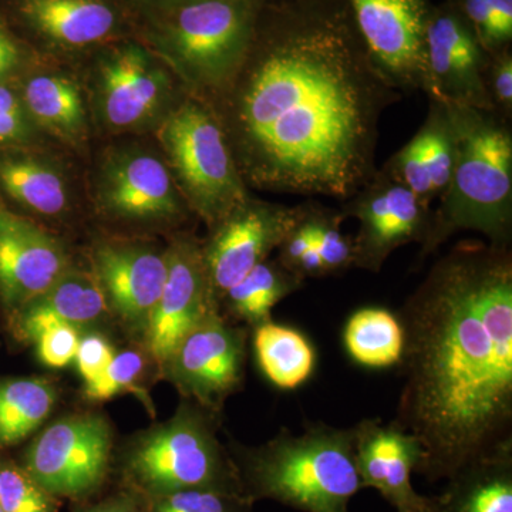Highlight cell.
Segmentation results:
<instances>
[{"label": "cell", "mask_w": 512, "mask_h": 512, "mask_svg": "<svg viewBox=\"0 0 512 512\" xmlns=\"http://www.w3.org/2000/svg\"><path fill=\"white\" fill-rule=\"evenodd\" d=\"M99 201L107 214L124 220L173 221L184 210L170 168L144 151L111 158L101 174Z\"/></svg>", "instance_id": "cell-18"}, {"label": "cell", "mask_w": 512, "mask_h": 512, "mask_svg": "<svg viewBox=\"0 0 512 512\" xmlns=\"http://www.w3.org/2000/svg\"><path fill=\"white\" fill-rule=\"evenodd\" d=\"M429 498L431 512H512V444L467 464Z\"/></svg>", "instance_id": "cell-22"}, {"label": "cell", "mask_w": 512, "mask_h": 512, "mask_svg": "<svg viewBox=\"0 0 512 512\" xmlns=\"http://www.w3.org/2000/svg\"><path fill=\"white\" fill-rule=\"evenodd\" d=\"M55 498L25 468L0 464V508L3 512H55Z\"/></svg>", "instance_id": "cell-32"}, {"label": "cell", "mask_w": 512, "mask_h": 512, "mask_svg": "<svg viewBox=\"0 0 512 512\" xmlns=\"http://www.w3.org/2000/svg\"><path fill=\"white\" fill-rule=\"evenodd\" d=\"M397 512H414V511H397Z\"/></svg>", "instance_id": "cell-43"}, {"label": "cell", "mask_w": 512, "mask_h": 512, "mask_svg": "<svg viewBox=\"0 0 512 512\" xmlns=\"http://www.w3.org/2000/svg\"><path fill=\"white\" fill-rule=\"evenodd\" d=\"M0 192L43 217H59L69 205L62 174L23 147L0 150Z\"/></svg>", "instance_id": "cell-23"}, {"label": "cell", "mask_w": 512, "mask_h": 512, "mask_svg": "<svg viewBox=\"0 0 512 512\" xmlns=\"http://www.w3.org/2000/svg\"><path fill=\"white\" fill-rule=\"evenodd\" d=\"M488 60L476 32L453 3L431 8L424 46V93L429 99L493 111L484 79Z\"/></svg>", "instance_id": "cell-13"}, {"label": "cell", "mask_w": 512, "mask_h": 512, "mask_svg": "<svg viewBox=\"0 0 512 512\" xmlns=\"http://www.w3.org/2000/svg\"><path fill=\"white\" fill-rule=\"evenodd\" d=\"M158 138L185 200L208 227L220 224L247 200L248 185L207 101H181L165 117Z\"/></svg>", "instance_id": "cell-6"}, {"label": "cell", "mask_w": 512, "mask_h": 512, "mask_svg": "<svg viewBox=\"0 0 512 512\" xmlns=\"http://www.w3.org/2000/svg\"><path fill=\"white\" fill-rule=\"evenodd\" d=\"M146 360L137 350L116 353L107 369L96 380L84 383V393L90 400H109L126 392L143 375Z\"/></svg>", "instance_id": "cell-33"}, {"label": "cell", "mask_w": 512, "mask_h": 512, "mask_svg": "<svg viewBox=\"0 0 512 512\" xmlns=\"http://www.w3.org/2000/svg\"><path fill=\"white\" fill-rule=\"evenodd\" d=\"M256 0H187L168 25V42L185 79L212 96L235 76L254 39Z\"/></svg>", "instance_id": "cell-7"}, {"label": "cell", "mask_w": 512, "mask_h": 512, "mask_svg": "<svg viewBox=\"0 0 512 512\" xmlns=\"http://www.w3.org/2000/svg\"><path fill=\"white\" fill-rule=\"evenodd\" d=\"M404 330L396 421L430 483L512 444V251L461 241L397 313Z\"/></svg>", "instance_id": "cell-2"}, {"label": "cell", "mask_w": 512, "mask_h": 512, "mask_svg": "<svg viewBox=\"0 0 512 512\" xmlns=\"http://www.w3.org/2000/svg\"><path fill=\"white\" fill-rule=\"evenodd\" d=\"M359 222L355 268L379 274L384 262L404 245L423 244L429 235L433 208L382 168L339 208Z\"/></svg>", "instance_id": "cell-11"}, {"label": "cell", "mask_w": 512, "mask_h": 512, "mask_svg": "<svg viewBox=\"0 0 512 512\" xmlns=\"http://www.w3.org/2000/svg\"><path fill=\"white\" fill-rule=\"evenodd\" d=\"M306 218L311 227L313 245L325 264L326 274L338 275L355 268V239L342 231L346 220L340 210L306 202Z\"/></svg>", "instance_id": "cell-30"}, {"label": "cell", "mask_w": 512, "mask_h": 512, "mask_svg": "<svg viewBox=\"0 0 512 512\" xmlns=\"http://www.w3.org/2000/svg\"><path fill=\"white\" fill-rule=\"evenodd\" d=\"M247 342V329L212 312L181 339L161 373L185 399L220 413L244 382Z\"/></svg>", "instance_id": "cell-9"}, {"label": "cell", "mask_w": 512, "mask_h": 512, "mask_svg": "<svg viewBox=\"0 0 512 512\" xmlns=\"http://www.w3.org/2000/svg\"><path fill=\"white\" fill-rule=\"evenodd\" d=\"M485 89L490 99L493 113L512 119V53L510 47L490 55L485 70Z\"/></svg>", "instance_id": "cell-35"}, {"label": "cell", "mask_w": 512, "mask_h": 512, "mask_svg": "<svg viewBox=\"0 0 512 512\" xmlns=\"http://www.w3.org/2000/svg\"><path fill=\"white\" fill-rule=\"evenodd\" d=\"M23 49L0 18V83H13L23 64Z\"/></svg>", "instance_id": "cell-40"}, {"label": "cell", "mask_w": 512, "mask_h": 512, "mask_svg": "<svg viewBox=\"0 0 512 512\" xmlns=\"http://www.w3.org/2000/svg\"><path fill=\"white\" fill-rule=\"evenodd\" d=\"M357 471L363 488H373L397 511L431 512L430 498L414 490L412 473L423 457L420 441L396 421H359L355 427Z\"/></svg>", "instance_id": "cell-17"}, {"label": "cell", "mask_w": 512, "mask_h": 512, "mask_svg": "<svg viewBox=\"0 0 512 512\" xmlns=\"http://www.w3.org/2000/svg\"><path fill=\"white\" fill-rule=\"evenodd\" d=\"M217 414L188 400L173 419L138 436L123 468L134 493L146 500L191 488L242 494L237 467L217 437Z\"/></svg>", "instance_id": "cell-5"}, {"label": "cell", "mask_w": 512, "mask_h": 512, "mask_svg": "<svg viewBox=\"0 0 512 512\" xmlns=\"http://www.w3.org/2000/svg\"><path fill=\"white\" fill-rule=\"evenodd\" d=\"M305 281L284 268L278 261L256 265L237 285L220 299V311H227L229 320L245 323L249 328L272 320V309L279 302L303 288Z\"/></svg>", "instance_id": "cell-26"}, {"label": "cell", "mask_w": 512, "mask_h": 512, "mask_svg": "<svg viewBox=\"0 0 512 512\" xmlns=\"http://www.w3.org/2000/svg\"><path fill=\"white\" fill-rule=\"evenodd\" d=\"M456 137V163L419 261L458 232L476 231L494 247L512 244L511 121L473 107L446 104Z\"/></svg>", "instance_id": "cell-3"}, {"label": "cell", "mask_w": 512, "mask_h": 512, "mask_svg": "<svg viewBox=\"0 0 512 512\" xmlns=\"http://www.w3.org/2000/svg\"><path fill=\"white\" fill-rule=\"evenodd\" d=\"M0 512H3V511H2V508H0Z\"/></svg>", "instance_id": "cell-44"}, {"label": "cell", "mask_w": 512, "mask_h": 512, "mask_svg": "<svg viewBox=\"0 0 512 512\" xmlns=\"http://www.w3.org/2000/svg\"><path fill=\"white\" fill-rule=\"evenodd\" d=\"M79 339V329L60 325L40 333L33 343L37 348V356L46 366L60 369L73 362Z\"/></svg>", "instance_id": "cell-36"}, {"label": "cell", "mask_w": 512, "mask_h": 512, "mask_svg": "<svg viewBox=\"0 0 512 512\" xmlns=\"http://www.w3.org/2000/svg\"><path fill=\"white\" fill-rule=\"evenodd\" d=\"M252 329L256 360L269 382L281 390H296L311 379L316 350L301 330L272 320Z\"/></svg>", "instance_id": "cell-25"}, {"label": "cell", "mask_w": 512, "mask_h": 512, "mask_svg": "<svg viewBox=\"0 0 512 512\" xmlns=\"http://www.w3.org/2000/svg\"><path fill=\"white\" fill-rule=\"evenodd\" d=\"M111 311L94 271L70 266L46 292L8 316L9 328L19 342L33 343L55 326L82 329L109 318Z\"/></svg>", "instance_id": "cell-20"}, {"label": "cell", "mask_w": 512, "mask_h": 512, "mask_svg": "<svg viewBox=\"0 0 512 512\" xmlns=\"http://www.w3.org/2000/svg\"><path fill=\"white\" fill-rule=\"evenodd\" d=\"M168 274L144 333V345L158 369L181 339L212 312L220 311L212 293L201 245L191 237L175 239L167 249Z\"/></svg>", "instance_id": "cell-14"}, {"label": "cell", "mask_w": 512, "mask_h": 512, "mask_svg": "<svg viewBox=\"0 0 512 512\" xmlns=\"http://www.w3.org/2000/svg\"><path fill=\"white\" fill-rule=\"evenodd\" d=\"M99 106L111 128L128 130L153 119L170 93V79L143 50L128 46L101 63Z\"/></svg>", "instance_id": "cell-19"}, {"label": "cell", "mask_w": 512, "mask_h": 512, "mask_svg": "<svg viewBox=\"0 0 512 512\" xmlns=\"http://www.w3.org/2000/svg\"><path fill=\"white\" fill-rule=\"evenodd\" d=\"M464 19L470 23L471 28L480 40L488 55L497 53L495 45L493 10L490 0H450Z\"/></svg>", "instance_id": "cell-38"}, {"label": "cell", "mask_w": 512, "mask_h": 512, "mask_svg": "<svg viewBox=\"0 0 512 512\" xmlns=\"http://www.w3.org/2000/svg\"><path fill=\"white\" fill-rule=\"evenodd\" d=\"M113 434L99 414H74L42 431L25 453V468L53 497L83 498L109 473Z\"/></svg>", "instance_id": "cell-8"}, {"label": "cell", "mask_w": 512, "mask_h": 512, "mask_svg": "<svg viewBox=\"0 0 512 512\" xmlns=\"http://www.w3.org/2000/svg\"><path fill=\"white\" fill-rule=\"evenodd\" d=\"M367 56L396 92H424L429 0H343Z\"/></svg>", "instance_id": "cell-10"}, {"label": "cell", "mask_w": 512, "mask_h": 512, "mask_svg": "<svg viewBox=\"0 0 512 512\" xmlns=\"http://www.w3.org/2000/svg\"><path fill=\"white\" fill-rule=\"evenodd\" d=\"M93 271L111 313L144 336L167 279V251L106 242L94 249Z\"/></svg>", "instance_id": "cell-16"}, {"label": "cell", "mask_w": 512, "mask_h": 512, "mask_svg": "<svg viewBox=\"0 0 512 512\" xmlns=\"http://www.w3.org/2000/svg\"><path fill=\"white\" fill-rule=\"evenodd\" d=\"M412 141L429 174L436 200H439L450 183L456 163V137L446 104L429 99L426 120Z\"/></svg>", "instance_id": "cell-29"}, {"label": "cell", "mask_w": 512, "mask_h": 512, "mask_svg": "<svg viewBox=\"0 0 512 512\" xmlns=\"http://www.w3.org/2000/svg\"><path fill=\"white\" fill-rule=\"evenodd\" d=\"M301 207V217L289 229L288 234L285 235V238L282 239L278 247L279 264L288 269V271H291L292 274H295L296 266L301 261L306 249L311 248L313 245L311 227H309L308 218H306L305 204H301Z\"/></svg>", "instance_id": "cell-39"}, {"label": "cell", "mask_w": 512, "mask_h": 512, "mask_svg": "<svg viewBox=\"0 0 512 512\" xmlns=\"http://www.w3.org/2000/svg\"><path fill=\"white\" fill-rule=\"evenodd\" d=\"M56 387L49 380H0V446L25 440L52 413Z\"/></svg>", "instance_id": "cell-28"}, {"label": "cell", "mask_w": 512, "mask_h": 512, "mask_svg": "<svg viewBox=\"0 0 512 512\" xmlns=\"http://www.w3.org/2000/svg\"><path fill=\"white\" fill-rule=\"evenodd\" d=\"M210 97L245 184L345 201L376 174L380 119L402 94L343 0H286L258 16L244 62Z\"/></svg>", "instance_id": "cell-1"}, {"label": "cell", "mask_w": 512, "mask_h": 512, "mask_svg": "<svg viewBox=\"0 0 512 512\" xmlns=\"http://www.w3.org/2000/svg\"><path fill=\"white\" fill-rule=\"evenodd\" d=\"M301 211V205L286 207L249 195L211 229V237L201 245V251L218 305L228 289L278 249L289 229L301 217Z\"/></svg>", "instance_id": "cell-12"}, {"label": "cell", "mask_w": 512, "mask_h": 512, "mask_svg": "<svg viewBox=\"0 0 512 512\" xmlns=\"http://www.w3.org/2000/svg\"><path fill=\"white\" fill-rule=\"evenodd\" d=\"M343 343L357 365L369 369L399 366L404 350L402 322L379 306L357 309L346 322Z\"/></svg>", "instance_id": "cell-27"}, {"label": "cell", "mask_w": 512, "mask_h": 512, "mask_svg": "<svg viewBox=\"0 0 512 512\" xmlns=\"http://www.w3.org/2000/svg\"><path fill=\"white\" fill-rule=\"evenodd\" d=\"M32 136L29 120L22 100L13 83H0V150L20 148Z\"/></svg>", "instance_id": "cell-34"}, {"label": "cell", "mask_w": 512, "mask_h": 512, "mask_svg": "<svg viewBox=\"0 0 512 512\" xmlns=\"http://www.w3.org/2000/svg\"><path fill=\"white\" fill-rule=\"evenodd\" d=\"M15 8L30 28L70 49L103 42L117 23L103 0H15Z\"/></svg>", "instance_id": "cell-21"}, {"label": "cell", "mask_w": 512, "mask_h": 512, "mask_svg": "<svg viewBox=\"0 0 512 512\" xmlns=\"http://www.w3.org/2000/svg\"><path fill=\"white\" fill-rule=\"evenodd\" d=\"M242 494L251 503L272 500L302 512H349L360 490L355 431L306 423L302 433L282 429L265 444L229 448Z\"/></svg>", "instance_id": "cell-4"}, {"label": "cell", "mask_w": 512, "mask_h": 512, "mask_svg": "<svg viewBox=\"0 0 512 512\" xmlns=\"http://www.w3.org/2000/svg\"><path fill=\"white\" fill-rule=\"evenodd\" d=\"M295 274L302 278L303 281L309 278H323L328 276L326 274L325 264H323L322 256H320L318 249L315 245L306 249L305 254L302 255L301 261L296 266Z\"/></svg>", "instance_id": "cell-42"}, {"label": "cell", "mask_w": 512, "mask_h": 512, "mask_svg": "<svg viewBox=\"0 0 512 512\" xmlns=\"http://www.w3.org/2000/svg\"><path fill=\"white\" fill-rule=\"evenodd\" d=\"M146 501V512H255L244 495L214 488L175 491Z\"/></svg>", "instance_id": "cell-31"}, {"label": "cell", "mask_w": 512, "mask_h": 512, "mask_svg": "<svg viewBox=\"0 0 512 512\" xmlns=\"http://www.w3.org/2000/svg\"><path fill=\"white\" fill-rule=\"evenodd\" d=\"M32 123L69 143L86 136V110L76 84L55 74H36L16 86Z\"/></svg>", "instance_id": "cell-24"}, {"label": "cell", "mask_w": 512, "mask_h": 512, "mask_svg": "<svg viewBox=\"0 0 512 512\" xmlns=\"http://www.w3.org/2000/svg\"><path fill=\"white\" fill-rule=\"evenodd\" d=\"M114 355H116V352H114L109 340L99 335V333H89V335L80 338L74 362H76L84 383L96 380L110 365Z\"/></svg>", "instance_id": "cell-37"}, {"label": "cell", "mask_w": 512, "mask_h": 512, "mask_svg": "<svg viewBox=\"0 0 512 512\" xmlns=\"http://www.w3.org/2000/svg\"><path fill=\"white\" fill-rule=\"evenodd\" d=\"M70 266L56 238L0 198V305L6 315L46 292Z\"/></svg>", "instance_id": "cell-15"}, {"label": "cell", "mask_w": 512, "mask_h": 512, "mask_svg": "<svg viewBox=\"0 0 512 512\" xmlns=\"http://www.w3.org/2000/svg\"><path fill=\"white\" fill-rule=\"evenodd\" d=\"M82 512H146V505L134 494H119L101 503L84 508Z\"/></svg>", "instance_id": "cell-41"}]
</instances>
